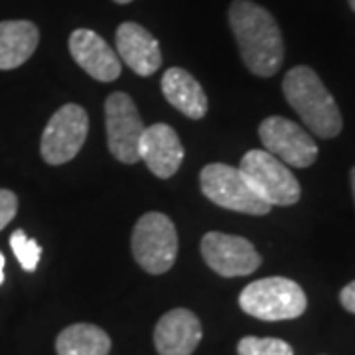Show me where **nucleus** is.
Segmentation results:
<instances>
[{"label":"nucleus","mask_w":355,"mask_h":355,"mask_svg":"<svg viewBox=\"0 0 355 355\" xmlns=\"http://www.w3.org/2000/svg\"><path fill=\"white\" fill-rule=\"evenodd\" d=\"M89 132V116L85 109L76 103H67L51 114L44 128L40 153L51 166H62L73 160L81 150Z\"/></svg>","instance_id":"obj_7"},{"label":"nucleus","mask_w":355,"mask_h":355,"mask_svg":"<svg viewBox=\"0 0 355 355\" xmlns=\"http://www.w3.org/2000/svg\"><path fill=\"white\" fill-rule=\"evenodd\" d=\"M40 32L36 24L28 20H4L0 22V69L10 71L26 64L36 51Z\"/></svg>","instance_id":"obj_16"},{"label":"nucleus","mask_w":355,"mask_h":355,"mask_svg":"<svg viewBox=\"0 0 355 355\" xmlns=\"http://www.w3.org/2000/svg\"><path fill=\"white\" fill-rule=\"evenodd\" d=\"M340 302L347 312L355 314V280L349 282L347 286H343V291L340 292Z\"/></svg>","instance_id":"obj_21"},{"label":"nucleus","mask_w":355,"mask_h":355,"mask_svg":"<svg viewBox=\"0 0 355 355\" xmlns=\"http://www.w3.org/2000/svg\"><path fill=\"white\" fill-rule=\"evenodd\" d=\"M200 186L205 198L223 209L247 214V216H266L272 205L263 202L247 184L241 170L235 166L207 164L200 174Z\"/></svg>","instance_id":"obj_6"},{"label":"nucleus","mask_w":355,"mask_h":355,"mask_svg":"<svg viewBox=\"0 0 355 355\" xmlns=\"http://www.w3.org/2000/svg\"><path fill=\"white\" fill-rule=\"evenodd\" d=\"M352 191H354V200H355V166L352 168Z\"/></svg>","instance_id":"obj_23"},{"label":"nucleus","mask_w":355,"mask_h":355,"mask_svg":"<svg viewBox=\"0 0 355 355\" xmlns=\"http://www.w3.org/2000/svg\"><path fill=\"white\" fill-rule=\"evenodd\" d=\"M202 257L211 270L221 277H247L261 266L263 259L253 243L245 237L209 231L202 239Z\"/></svg>","instance_id":"obj_10"},{"label":"nucleus","mask_w":355,"mask_h":355,"mask_svg":"<svg viewBox=\"0 0 355 355\" xmlns=\"http://www.w3.org/2000/svg\"><path fill=\"white\" fill-rule=\"evenodd\" d=\"M229 24L247 69L259 77L275 76L284 60V42L272 14L251 0H233Z\"/></svg>","instance_id":"obj_1"},{"label":"nucleus","mask_w":355,"mask_h":355,"mask_svg":"<svg viewBox=\"0 0 355 355\" xmlns=\"http://www.w3.org/2000/svg\"><path fill=\"white\" fill-rule=\"evenodd\" d=\"M239 355H294L291 343L279 338H254L247 336L237 343Z\"/></svg>","instance_id":"obj_19"},{"label":"nucleus","mask_w":355,"mask_h":355,"mask_svg":"<svg viewBox=\"0 0 355 355\" xmlns=\"http://www.w3.org/2000/svg\"><path fill=\"white\" fill-rule=\"evenodd\" d=\"M116 4H128V2H132V0H114Z\"/></svg>","instance_id":"obj_24"},{"label":"nucleus","mask_w":355,"mask_h":355,"mask_svg":"<svg viewBox=\"0 0 355 355\" xmlns=\"http://www.w3.org/2000/svg\"><path fill=\"white\" fill-rule=\"evenodd\" d=\"M4 265H6V259H4V254L0 253V284L4 282Z\"/></svg>","instance_id":"obj_22"},{"label":"nucleus","mask_w":355,"mask_h":355,"mask_svg":"<svg viewBox=\"0 0 355 355\" xmlns=\"http://www.w3.org/2000/svg\"><path fill=\"white\" fill-rule=\"evenodd\" d=\"M69 51L77 65L97 81L109 83L121 76V60L105 40L87 28H79L69 36Z\"/></svg>","instance_id":"obj_11"},{"label":"nucleus","mask_w":355,"mask_h":355,"mask_svg":"<svg viewBox=\"0 0 355 355\" xmlns=\"http://www.w3.org/2000/svg\"><path fill=\"white\" fill-rule=\"evenodd\" d=\"M140 160L146 162L154 176L162 180L174 176L184 160V146L176 130L164 123L144 128L140 139Z\"/></svg>","instance_id":"obj_14"},{"label":"nucleus","mask_w":355,"mask_h":355,"mask_svg":"<svg viewBox=\"0 0 355 355\" xmlns=\"http://www.w3.org/2000/svg\"><path fill=\"white\" fill-rule=\"evenodd\" d=\"M284 97L312 135L334 139L342 132L343 121L338 103L322 83L318 73L308 65H296L282 81Z\"/></svg>","instance_id":"obj_2"},{"label":"nucleus","mask_w":355,"mask_h":355,"mask_svg":"<svg viewBox=\"0 0 355 355\" xmlns=\"http://www.w3.org/2000/svg\"><path fill=\"white\" fill-rule=\"evenodd\" d=\"M239 306L245 314L257 320L280 322L302 316L308 300L298 282L282 277H268L245 286L239 294Z\"/></svg>","instance_id":"obj_3"},{"label":"nucleus","mask_w":355,"mask_h":355,"mask_svg":"<svg viewBox=\"0 0 355 355\" xmlns=\"http://www.w3.org/2000/svg\"><path fill=\"white\" fill-rule=\"evenodd\" d=\"M116 51L137 76H154L162 65L158 40L137 22H123L116 28Z\"/></svg>","instance_id":"obj_13"},{"label":"nucleus","mask_w":355,"mask_h":355,"mask_svg":"<svg viewBox=\"0 0 355 355\" xmlns=\"http://www.w3.org/2000/svg\"><path fill=\"white\" fill-rule=\"evenodd\" d=\"M18 211V198L10 190H0V229H4Z\"/></svg>","instance_id":"obj_20"},{"label":"nucleus","mask_w":355,"mask_h":355,"mask_svg":"<svg viewBox=\"0 0 355 355\" xmlns=\"http://www.w3.org/2000/svg\"><path fill=\"white\" fill-rule=\"evenodd\" d=\"M200 318L188 308H174L158 320L154 345L160 355H191L202 342Z\"/></svg>","instance_id":"obj_12"},{"label":"nucleus","mask_w":355,"mask_h":355,"mask_svg":"<svg viewBox=\"0 0 355 355\" xmlns=\"http://www.w3.org/2000/svg\"><path fill=\"white\" fill-rule=\"evenodd\" d=\"M132 254L146 272L164 275L178 257V231L174 221L164 214L148 211L140 217L132 231Z\"/></svg>","instance_id":"obj_4"},{"label":"nucleus","mask_w":355,"mask_h":355,"mask_svg":"<svg viewBox=\"0 0 355 355\" xmlns=\"http://www.w3.org/2000/svg\"><path fill=\"white\" fill-rule=\"evenodd\" d=\"M162 93L172 107L188 119H203L207 113V97L200 81L182 67H170L160 81Z\"/></svg>","instance_id":"obj_15"},{"label":"nucleus","mask_w":355,"mask_h":355,"mask_svg":"<svg viewBox=\"0 0 355 355\" xmlns=\"http://www.w3.org/2000/svg\"><path fill=\"white\" fill-rule=\"evenodd\" d=\"M10 247L16 259L20 261V266L26 272H34L40 265V257H42V247L36 239H30L22 229H16L10 235Z\"/></svg>","instance_id":"obj_18"},{"label":"nucleus","mask_w":355,"mask_h":355,"mask_svg":"<svg viewBox=\"0 0 355 355\" xmlns=\"http://www.w3.org/2000/svg\"><path fill=\"white\" fill-rule=\"evenodd\" d=\"M58 355H109L111 338L93 324L67 326L55 340Z\"/></svg>","instance_id":"obj_17"},{"label":"nucleus","mask_w":355,"mask_h":355,"mask_svg":"<svg viewBox=\"0 0 355 355\" xmlns=\"http://www.w3.org/2000/svg\"><path fill=\"white\" fill-rule=\"evenodd\" d=\"M266 153L294 168H308L316 162L318 144L304 128L284 116H268L259 127Z\"/></svg>","instance_id":"obj_9"},{"label":"nucleus","mask_w":355,"mask_h":355,"mask_svg":"<svg viewBox=\"0 0 355 355\" xmlns=\"http://www.w3.org/2000/svg\"><path fill=\"white\" fill-rule=\"evenodd\" d=\"M105 125L109 150L123 164L140 162V139L144 123L139 109L127 93L116 91L105 103Z\"/></svg>","instance_id":"obj_8"},{"label":"nucleus","mask_w":355,"mask_h":355,"mask_svg":"<svg viewBox=\"0 0 355 355\" xmlns=\"http://www.w3.org/2000/svg\"><path fill=\"white\" fill-rule=\"evenodd\" d=\"M239 170L251 190L268 205H294L300 200V184L291 168L266 150H249Z\"/></svg>","instance_id":"obj_5"},{"label":"nucleus","mask_w":355,"mask_h":355,"mask_svg":"<svg viewBox=\"0 0 355 355\" xmlns=\"http://www.w3.org/2000/svg\"><path fill=\"white\" fill-rule=\"evenodd\" d=\"M349 6H352V10L355 12V0H349Z\"/></svg>","instance_id":"obj_25"}]
</instances>
